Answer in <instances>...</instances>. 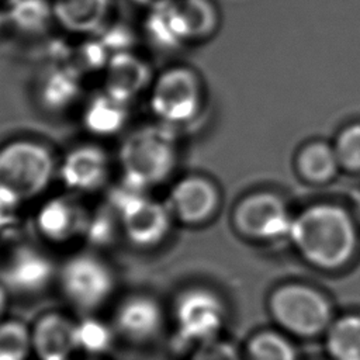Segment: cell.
Masks as SVG:
<instances>
[{"label":"cell","instance_id":"obj_14","mask_svg":"<svg viewBox=\"0 0 360 360\" xmlns=\"http://www.w3.org/2000/svg\"><path fill=\"white\" fill-rule=\"evenodd\" d=\"M31 343L38 360H73L80 352L77 321L62 312H45L31 328Z\"/></svg>","mask_w":360,"mask_h":360},{"label":"cell","instance_id":"obj_19","mask_svg":"<svg viewBox=\"0 0 360 360\" xmlns=\"http://www.w3.org/2000/svg\"><path fill=\"white\" fill-rule=\"evenodd\" d=\"M146 11L142 31L149 45L160 52H176L190 45L177 0Z\"/></svg>","mask_w":360,"mask_h":360},{"label":"cell","instance_id":"obj_18","mask_svg":"<svg viewBox=\"0 0 360 360\" xmlns=\"http://www.w3.org/2000/svg\"><path fill=\"white\" fill-rule=\"evenodd\" d=\"M131 103L124 101L104 89L93 93L83 104L82 125L96 138L120 134L131 117Z\"/></svg>","mask_w":360,"mask_h":360},{"label":"cell","instance_id":"obj_11","mask_svg":"<svg viewBox=\"0 0 360 360\" xmlns=\"http://www.w3.org/2000/svg\"><path fill=\"white\" fill-rule=\"evenodd\" d=\"M68 193L42 201L34 217L37 233L48 243L65 245L83 238L89 211L77 198Z\"/></svg>","mask_w":360,"mask_h":360},{"label":"cell","instance_id":"obj_30","mask_svg":"<svg viewBox=\"0 0 360 360\" xmlns=\"http://www.w3.org/2000/svg\"><path fill=\"white\" fill-rule=\"evenodd\" d=\"M338 156L349 167H360V125L346 129L338 141Z\"/></svg>","mask_w":360,"mask_h":360},{"label":"cell","instance_id":"obj_28","mask_svg":"<svg viewBox=\"0 0 360 360\" xmlns=\"http://www.w3.org/2000/svg\"><path fill=\"white\" fill-rule=\"evenodd\" d=\"M335 155L323 145L309 146L301 156L304 173L314 180H325L335 170Z\"/></svg>","mask_w":360,"mask_h":360},{"label":"cell","instance_id":"obj_29","mask_svg":"<svg viewBox=\"0 0 360 360\" xmlns=\"http://www.w3.org/2000/svg\"><path fill=\"white\" fill-rule=\"evenodd\" d=\"M96 37L104 44V46L108 49V52L112 55L134 51L135 37L129 27L124 24L110 22L107 24Z\"/></svg>","mask_w":360,"mask_h":360},{"label":"cell","instance_id":"obj_3","mask_svg":"<svg viewBox=\"0 0 360 360\" xmlns=\"http://www.w3.org/2000/svg\"><path fill=\"white\" fill-rule=\"evenodd\" d=\"M291 235L304 256L322 267L343 264L354 245V232L347 215L326 205L302 212L292 222Z\"/></svg>","mask_w":360,"mask_h":360},{"label":"cell","instance_id":"obj_13","mask_svg":"<svg viewBox=\"0 0 360 360\" xmlns=\"http://www.w3.org/2000/svg\"><path fill=\"white\" fill-rule=\"evenodd\" d=\"M115 335L143 345L156 339L165 326V311L160 302L148 294L136 292L122 298L112 314Z\"/></svg>","mask_w":360,"mask_h":360},{"label":"cell","instance_id":"obj_36","mask_svg":"<svg viewBox=\"0 0 360 360\" xmlns=\"http://www.w3.org/2000/svg\"><path fill=\"white\" fill-rule=\"evenodd\" d=\"M359 214H360V200H359Z\"/></svg>","mask_w":360,"mask_h":360},{"label":"cell","instance_id":"obj_2","mask_svg":"<svg viewBox=\"0 0 360 360\" xmlns=\"http://www.w3.org/2000/svg\"><path fill=\"white\" fill-rule=\"evenodd\" d=\"M56 177L58 160L46 143L18 138L0 146V195L18 208L45 194Z\"/></svg>","mask_w":360,"mask_h":360},{"label":"cell","instance_id":"obj_35","mask_svg":"<svg viewBox=\"0 0 360 360\" xmlns=\"http://www.w3.org/2000/svg\"><path fill=\"white\" fill-rule=\"evenodd\" d=\"M6 27H8V20H7L6 10H4V7H3V8H0V32H1Z\"/></svg>","mask_w":360,"mask_h":360},{"label":"cell","instance_id":"obj_10","mask_svg":"<svg viewBox=\"0 0 360 360\" xmlns=\"http://www.w3.org/2000/svg\"><path fill=\"white\" fill-rule=\"evenodd\" d=\"M111 158L98 143L70 148L58 162V179L68 193L82 195L100 191L110 179Z\"/></svg>","mask_w":360,"mask_h":360},{"label":"cell","instance_id":"obj_7","mask_svg":"<svg viewBox=\"0 0 360 360\" xmlns=\"http://www.w3.org/2000/svg\"><path fill=\"white\" fill-rule=\"evenodd\" d=\"M225 316L224 301L212 290L198 285L180 291L172 308L177 340L191 347L218 339Z\"/></svg>","mask_w":360,"mask_h":360},{"label":"cell","instance_id":"obj_34","mask_svg":"<svg viewBox=\"0 0 360 360\" xmlns=\"http://www.w3.org/2000/svg\"><path fill=\"white\" fill-rule=\"evenodd\" d=\"M8 304V290L0 283V321H3V315L6 312Z\"/></svg>","mask_w":360,"mask_h":360},{"label":"cell","instance_id":"obj_12","mask_svg":"<svg viewBox=\"0 0 360 360\" xmlns=\"http://www.w3.org/2000/svg\"><path fill=\"white\" fill-rule=\"evenodd\" d=\"M219 194L215 184L201 174H187L174 181L165 201L173 221L186 226L205 224L215 214Z\"/></svg>","mask_w":360,"mask_h":360},{"label":"cell","instance_id":"obj_4","mask_svg":"<svg viewBox=\"0 0 360 360\" xmlns=\"http://www.w3.org/2000/svg\"><path fill=\"white\" fill-rule=\"evenodd\" d=\"M56 281L65 301L83 315H93L112 297L117 277L96 252H77L59 267Z\"/></svg>","mask_w":360,"mask_h":360},{"label":"cell","instance_id":"obj_25","mask_svg":"<svg viewBox=\"0 0 360 360\" xmlns=\"http://www.w3.org/2000/svg\"><path fill=\"white\" fill-rule=\"evenodd\" d=\"M31 354V328L20 319L0 321V360H28Z\"/></svg>","mask_w":360,"mask_h":360},{"label":"cell","instance_id":"obj_33","mask_svg":"<svg viewBox=\"0 0 360 360\" xmlns=\"http://www.w3.org/2000/svg\"><path fill=\"white\" fill-rule=\"evenodd\" d=\"M134 4L139 6V7H143L146 10H150V8H155V7H159V6H163V4H167V3H172L174 0H131Z\"/></svg>","mask_w":360,"mask_h":360},{"label":"cell","instance_id":"obj_15","mask_svg":"<svg viewBox=\"0 0 360 360\" xmlns=\"http://www.w3.org/2000/svg\"><path fill=\"white\" fill-rule=\"evenodd\" d=\"M235 222L246 235L262 239L283 236L291 232L292 226L283 204L269 194L243 200L236 208Z\"/></svg>","mask_w":360,"mask_h":360},{"label":"cell","instance_id":"obj_32","mask_svg":"<svg viewBox=\"0 0 360 360\" xmlns=\"http://www.w3.org/2000/svg\"><path fill=\"white\" fill-rule=\"evenodd\" d=\"M17 205L0 195V238L6 236L11 232V229H14L17 224Z\"/></svg>","mask_w":360,"mask_h":360},{"label":"cell","instance_id":"obj_27","mask_svg":"<svg viewBox=\"0 0 360 360\" xmlns=\"http://www.w3.org/2000/svg\"><path fill=\"white\" fill-rule=\"evenodd\" d=\"M79 325V349L90 356H98L107 352L114 340L112 325H107L93 315H84Z\"/></svg>","mask_w":360,"mask_h":360},{"label":"cell","instance_id":"obj_1","mask_svg":"<svg viewBox=\"0 0 360 360\" xmlns=\"http://www.w3.org/2000/svg\"><path fill=\"white\" fill-rule=\"evenodd\" d=\"M121 181L143 191L166 183L179 162V141L173 127L162 122L131 131L117 155Z\"/></svg>","mask_w":360,"mask_h":360},{"label":"cell","instance_id":"obj_20","mask_svg":"<svg viewBox=\"0 0 360 360\" xmlns=\"http://www.w3.org/2000/svg\"><path fill=\"white\" fill-rule=\"evenodd\" d=\"M38 93L44 108L66 111L83 94V75L70 63H56L42 76Z\"/></svg>","mask_w":360,"mask_h":360},{"label":"cell","instance_id":"obj_22","mask_svg":"<svg viewBox=\"0 0 360 360\" xmlns=\"http://www.w3.org/2000/svg\"><path fill=\"white\" fill-rule=\"evenodd\" d=\"M326 349L333 360H360V315H345L326 330Z\"/></svg>","mask_w":360,"mask_h":360},{"label":"cell","instance_id":"obj_9","mask_svg":"<svg viewBox=\"0 0 360 360\" xmlns=\"http://www.w3.org/2000/svg\"><path fill=\"white\" fill-rule=\"evenodd\" d=\"M58 267L52 257L38 246L15 245L0 264V283L15 294H37L56 278Z\"/></svg>","mask_w":360,"mask_h":360},{"label":"cell","instance_id":"obj_26","mask_svg":"<svg viewBox=\"0 0 360 360\" xmlns=\"http://www.w3.org/2000/svg\"><path fill=\"white\" fill-rule=\"evenodd\" d=\"M118 233H121L118 217L108 202L103 208L89 211L83 239H86L91 246H107Z\"/></svg>","mask_w":360,"mask_h":360},{"label":"cell","instance_id":"obj_37","mask_svg":"<svg viewBox=\"0 0 360 360\" xmlns=\"http://www.w3.org/2000/svg\"><path fill=\"white\" fill-rule=\"evenodd\" d=\"M84 360H97V359H93V357H91V359H84Z\"/></svg>","mask_w":360,"mask_h":360},{"label":"cell","instance_id":"obj_17","mask_svg":"<svg viewBox=\"0 0 360 360\" xmlns=\"http://www.w3.org/2000/svg\"><path fill=\"white\" fill-rule=\"evenodd\" d=\"M53 22L63 31L83 38L98 34L112 11V0H51Z\"/></svg>","mask_w":360,"mask_h":360},{"label":"cell","instance_id":"obj_24","mask_svg":"<svg viewBox=\"0 0 360 360\" xmlns=\"http://www.w3.org/2000/svg\"><path fill=\"white\" fill-rule=\"evenodd\" d=\"M248 360H297L292 343L284 335L262 330L253 335L246 346Z\"/></svg>","mask_w":360,"mask_h":360},{"label":"cell","instance_id":"obj_23","mask_svg":"<svg viewBox=\"0 0 360 360\" xmlns=\"http://www.w3.org/2000/svg\"><path fill=\"white\" fill-rule=\"evenodd\" d=\"M190 44L205 39L217 27V11L210 0H177Z\"/></svg>","mask_w":360,"mask_h":360},{"label":"cell","instance_id":"obj_6","mask_svg":"<svg viewBox=\"0 0 360 360\" xmlns=\"http://www.w3.org/2000/svg\"><path fill=\"white\" fill-rule=\"evenodd\" d=\"M202 84L188 66H170L153 77L148 90L149 110L158 122L180 127L191 122L202 107Z\"/></svg>","mask_w":360,"mask_h":360},{"label":"cell","instance_id":"obj_5","mask_svg":"<svg viewBox=\"0 0 360 360\" xmlns=\"http://www.w3.org/2000/svg\"><path fill=\"white\" fill-rule=\"evenodd\" d=\"M110 207L115 211L122 236L135 248L150 249L160 245L174 222L166 204L149 195V191L120 183L111 190Z\"/></svg>","mask_w":360,"mask_h":360},{"label":"cell","instance_id":"obj_8","mask_svg":"<svg viewBox=\"0 0 360 360\" xmlns=\"http://www.w3.org/2000/svg\"><path fill=\"white\" fill-rule=\"evenodd\" d=\"M277 323L297 336H314L328 330L332 321L329 302L318 291L305 285H285L270 301Z\"/></svg>","mask_w":360,"mask_h":360},{"label":"cell","instance_id":"obj_16","mask_svg":"<svg viewBox=\"0 0 360 360\" xmlns=\"http://www.w3.org/2000/svg\"><path fill=\"white\" fill-rule=\"evenodd\" d=\"M101 75L103 89L128 103L148 91L153 80L149 63L135 51L112 55Z\"/></svg>","mask_w":360,"mask_h":360},{"label":"cell","instance_id":"obj_21","mask_svg":"<svg viewBox=\"0 0 360 360\" xmlns=\"http://www.w3.org/2000/svg\"><path fill=\"white\" fill-rule=\"evenodd\" d=\"M4 10L8 27L25 34L42 32L53 21L51 0H8Z\"/></svg>","mask_w":360,"mask_h":360},{"label":"cell","instance_id":"obj_31","mask_svg":"<svg viewBox=\"0 0 360 360\" xmlns=\"http://www.w3.org/2000/svg\"><path fill=\"white\" fill-rule=\"evenodd\" d=\"M190 360H239L235 349L219 339L193 347Z\"/></svg>","mask_w":360,"mask_h":360}]
</instances>
